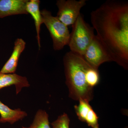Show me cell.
Masks as SVG:
<instances>
[{
    "label": "cell",
    "instance_id": "obj_1",
    "mask_svg": "<svg viewBox=\"0 0 128 128\" xmlns=\"http://www.w3.org/2000/svg\"><path fill=\"white\" fill-rule=\"evenodd\" d=\"M91 20L98 39L128 70V2L107 0L92 12Z\"/></svg>",
    "mask_w": 128,
    "mask_h": 128
},
{
    "label": "cell",
    "instance_id": "obj_2",
    "mask_svg": "<svg viewBox=\"0 0 128 128\" xmlns=\"http://www.w3.org/2000/svg\"><path fill=\"white\" fill-rule=\"evenodd\" d=\"M63 62L70 97L76 100L82 99L90 102L93 98V89L87 84L86 72L92 66L82 56L70 51L64 56Z\"/></svg>",
    "mask_w": 128,
    "mask_h": 128
},
{
    "label": "cell",
    "instance_id": "obj_3",
    "mask_svg": "<svg viewBox=\"0 0 128 128\" xmlns=\"http://www.w3.org/2000/svg\"><path fill=\"white\" fill-rule=\"evenodd\" d=\"M94 30L80 14L72 25L68 44L70 51L83 56L95 36Z\"/></svg>",
    "mask_w": 128,
    "mask_h": 128
},
{
    "label": "cell",
    "instance_id": "obj_4",
    "mask_svg": "<svg viewBox=\"0 0 128 128\" xmlns=\"http://www.w3.org/2000/svg\"><path fill=\"white\" fill-rule=\"evenodd\" d=\"M43 23L48 28L53 41V48L55 50H61L68 45L70 33L68 26L52 15L51 12L44 9L41 10Z\"/></svg>",
    "mask_w": 128,
    "mask_h": 128
},
{
    "label": "cell",
    "instance_id": "obj_5",
    "mask_svg": "<svg viewBox=\"0 0 128 128\" xmlns=\"http://www.w3.org/2000/svg\"><path fill=\"white\" fill-rule=\"evenodd\" d=\"M83 58L92 66L98 69L106 62H114L119 65L117 59L95 35L91 43L87 48Z\"/></svg>",
    "mask_w": 128,
    "mask_h": 128
},
{
    "label": "cell",
    "instance_id": "obj_6",
    "mask_svg": "<svg viewBox=\"0 0 128 128\" xmlns=\"http://www.w3.org/2000/svg\"><path fill=\"white\" fill-rule=\"evenodd\" d=\"M86 0H58L56 5L58 8V19L66 26L73 25L78 16L80 10L86 4Z\"/></svg>",
    "mask_w": 128,
    "mask_h": 128
},
{
    "label": "cell",
    "instance_id": "obj_7",
    "mask_svg": "<svg viewBox=\"0 0 128 128\" xmlns=\"http://www.w3.org/2000/svg\"><path fill=\"white\" fill-rule=\"evenodd\" d=\"M28 0H0V18L28 14L26 9Z\"/></svg>",
    "mask_w": 128,
    "mask_h": 128
},
{
    "label": "cell",
    "instance_id": "obj_8",
    "mask_svg": "<svg viewBox=\"0 0 128 128\" xmlns=\"http://www.w3.org/2000/svg\"><path fill=\"white\" fill-rule=\"evenodd\" d=\"M26 42L22 38H17L14 42L11 55L1 70L0 72L6 74L16 73L19 58L26 47Z\"/></svg>",
    "mask_w": 128,
    "mask_h": 128
},
{
    "label": "cell",
    "instance_id": "obj_9",
    "mask_svg": "<svg viewBox=\"0 0 128 128\" xmlns=\"http://www.w3.org/2000/svg\"><path fill=\"white\" fill-rule=\"evenodd\" d=\"M14 86L18 95L24 88H28L30 85L27 78L16 73L6 74L0 72V91L2 88Z\"/></svg>",
    "mask_w": 128,
    "mask_h": 128
},
{
    "label": "cell",
    "instance_id": "obj_10",
    "mask_svg": "<svg viewBox=\"0 0 128 128\" xmlns=\"http://www.w3.org/2000/svg\"><path fill=\"white\" fill-rule=\"evenodd\" d=\"M0 123L13 124L28 116V114L20 108L12 109L0 100Z\"/></svg>",
    "mask_w": 128,
    "mask_h": 128
},
{
    "label": "cell",
    "instance_id": "obj_11",
    "mask_svg": "<svg viewBox=\"0 0 128 128\" xmlns=\"http://www.w3.org/2000/svg\"><path fill=\"white\" fill-rule=\"evenodd\" d=\"M39 0H28L27 3L26 9L28 13L30 14L34 21L37 34V39L39 50L41 48L40 36L41 25L42 24V18L40 10Z\"/></svg>",
    "mask_w": 128,
    "mask_h": 128
},
{
    "label": "cell",
    "instance_id": "obj_12",
    "mask_svg": "<svg viewBox=\"0 0 128 128\" xmlns=\"http://www.w3.org/2000/svg\"><path fill=\"white\" fill-rule=\"evenodd\" d=\"M21 128H52L50 126L49 115L44 110L39 109L36 113L32 122L28 127Z\"/></svg>",
    "mask_w": 128,
    "mask_h": 128
},
{
    "label": "cell",
    "instance_id": "obj_13",
    "mask_svg": "<svg viewBox=\"0 0 128 128\" xmlns=\"http://www.w3.org/2000/svg\"><path fill=\"white\" fill-rule=\"evenodd\" d=\"M79 101L78 105L74 106L75 110L79 119L84 122L88 113L92 107L89 104V102L87 100L80 99Z\"/></svg>",
    "mask_w": 128,
    "mask_h": 128
},
{
    "label": "cell",
    "instance_id": "obj_14",
    "mask_svg": "<svg viewBox=\"0 0 128 128\" xmlns=\"http://www.w3.org/2000/svg\"><path fill=\"white\" fill-rule=\"evenodd\" d=\"M100 80V75L98 69L90 66L86 72V81L87 84L93 88L98 84Z\"/></svg>",
    "mask_w": 128,
    "mask_h": 128
},
{
    "label": "cell",
    "instance_id": "obj_15",
    "mask_svg": "<svg viewBox=\"0 0 128 128\" xmlns=\"http://www.w3.org/2000/svg\"><path fill=\"white\" fill-rule=\"evenodd\" d=\"M70 120L65 113L60 115L57 119L51 123L52 128H70Z\"/></svg>",
    "mask_w": 128,
    "mask_h": 128
}]
</instances>
